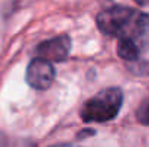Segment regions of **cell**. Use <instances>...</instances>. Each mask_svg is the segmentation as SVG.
Segmentation results:
<instances>
[{"mask_svg": "<svg viewBox=\"0 0 149 147\" xmlns=\"http://www.w3.org/2000/svg\"><path fill=\"white\" fill-rule=\"evenodd\" d=\"M97 28L103 35L117 38V55L125 61H138L149 49V13L114 4L101 10Z\"/></svg>", "mask_w": 149, "mask_h": 147, "instance_id": "obj_1", "label": "cell"}, {"mask_svg": "<svg viewBox=\"0 0 149 147\" xmlns=\"http://www.w3.org/2000/svg\"><path fill=\"white\" fill-rule=\"evenodd\" d=\"M123 98V91L119 87L104 88L83 104L80 110V118L84 123L111 121L120 112Z\"/></svg>", "mask_w": 149, "mask_h": 147, "instance_id": "obj_2", "label": "cell"}, {"mask_svg": "<svg viewBox=\"0 0 149 147\" xmlns=\"http://www.w3.org/2000/svg\"><path fill=\"white\" fill-rule=\"evenodd\" d=\"M56 71L54 65L41 58H33L28 63L26 68V82L29 87L38 90V91H45L48 90L54 79H55Z\"/></svg>", "mask_w": 149, "mask_h": 147, "instance_id": "obj_3", "label": "cell"}, {"mask_svg": "<svg viewBox=\"0 0 149 147\" xmlns=\"http://www.w3.org/2000/svg\"><path fill=\"white\" fill-rule=\"evenodd\" d=\"M71 45L72 42L68 35H59L41 42L35 49V53L36 58L45 59L48 62H62L68 58Z\"/></svg>", "mask_w": 149, "mask_h": 147, "instance_id": "obj_4", "label": "cell"}, {"mask_svg": "<svg viewBox=\"0 0 149 147\" xmlns=\"http://www.w3.org/2000/svg\"><path fill=\"white\" fill-rule=\"evenodd\" d=\"M136 120L143 124V126H149V94L141 101V104L136 108Z\"/></svg>", "mask_w": 149, "mask_h": 147, "instance_id": "obj_5", "label": "cell"}, {"mask_svg": "<svg viewBox=\"0 0 149 147\" xmlns=\"http://www.w3.org/2000/svg\"><path fill=\"white\" fill-rule=\"evenodd\" d=\"M94 134H96V130H93V128H86V130H81V131L77 133V140H83V139H86V137H88V136H94Z\"/></svg>", "mask_w": 149, "mask_h": 147, "instance_id": "obj_6", "label": "cell"}, {"mask_svg": "<svg viewBox=\"0 0 149 147\" xmlns=\"http://www.w3.org/2000/svg\"><path fill=\"white\" fill-rule=\"evenodd\" d=\"M48 147H81L78 144H74V143H56V144H52Z\"/></svg>", "mask_w": 149, "mask_h": 147, "instance_id": "obj_7", "label": "cell"}]
</instances>
